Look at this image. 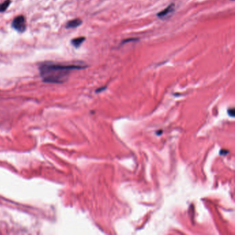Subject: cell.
Listing matches in <instances>:
<instances>
[{
  "label": "cell",
  "instance_id": "6da1fadb",
  "mask_svg": "<svg viewBox=\"0 0 235 235\" xmlns=\"http://www.w3.org/2000/svg\"><path fill=\"white\" fill-rule=\"evenodd\" d=\"M78 65H64L59 64L46 63L40 66V74L43 81L46 83L61 84L65 82L71 70L82 69Z\"/></svg>",
  "mask_w": 235,
  "mask_h": 235
},
{
  "label": "cell",
  "instance_id": "7a4b0ae2",
  "mask_svg": "<svg viewBox=\"0 0 235 235\" xmlns=\"http://www.w3.org/2000/svg\"><path fill=\"white\" fill-rule=\"evenodd\" d=\"M12 27L20 33L24 32L26 28V20L22 15L16 17L12 22Z\"/></svg>",
  "mask_w": 235,
  "mask_h": 235
},
{
  "label": "cell",
  "instance_id": "3957f363",
  "mask_svg": "<svg viewBox=\"0 0 235 235\" xmlns=\"http://www.w3.org/2000/svg\"><path fill=\"white\" fill-rule=\"evenodd\" d=\"M174 9V4H170V5L168 6L167 8H166L165 9L161 10V12H159L157 15V17H159V18H163V17L168 15V14L173 11Z\"/></svg>",
  "mask_w": 235,
  "mask_h": 235
},
{
  "label": "cell",
  "instance_id": "277c9868",
  "mask_svg": "<svg viewBox=\"0 0 235 235\" xmlns=\"http://www.w3.org/2000/svg\"><path fill=\"white\" fill-rule=\"evenodd\" d=\"M82 24V21L80 19H74L70 22H68L66 24V28H74L80 26Z\"/></svg>",
  "mask_w": 235,
  "mask_h": 235
},
{
  "label": "cell",
  "instance_id": "5b68a950",
  "mask_svg": "<svg viewBox=\"0 0 235 235\" xmlns=\"http://www.w3.org/2000/svg\"><path fill=\"white\" fill-rule=\"evenodd\" d=\"M85 41L84 37H77V38H74L71 41V43L74 46V47L78 48L80 46V45Z\"/></svg>",
  "mask_w": 235,
  "mask_h": 235
},
{
  "label": "cell",
  "instance_id": "8992f818",
  "mask_svg": "<svg viewBox=\"0 0 235 235\" xmlns=\"http://www.w3.org/2000/svg\"><path fill=\"white\" fill-rule=\"evenodd\" d=\"M10 4V0H6V1H4L3 3L0 4V12L5 11V10L8 8Z\"/></svg>",
  "mask_w": 235,
  "mask_h": 235
},
{
  "label": "cell",
  "instance_id": "52a82bcc",
  "mask_svg": "<svg viewBox=\"0 0 235 235\" xmlns=\"http://www.w3.org/2000/svg\"><path fill=\"white\" fill-rule=\"evenodd\" d=\"M228 113H229L230 115H231L232 117H234V110L232 108V110H230L229 111H228Z\"/></svg>",
  "mask_w": 235,
  "mask_h": 235
},
{
  "label": "cell",
  "instance_id": "ba28073f",
  "mask_svg": "<svg viewBox=\"0 0 235 235\" xmlns=\"http://www.w3.org/2000/svg\"><path fill=\"white\" fill-rule=\"evenodd\" d=\"M128 40H124L122 41V43H126V42H127V41H134L135 39H134V38H130V39H128Z\"/></svg>",
  "mask_w": 235,
  "mask_h": 235
},
{
  "label": "cell",
  "instance_id": "9c48e42d",
  "mask_svg": "<svg viewBox=\"0 0 235 235\" xmlns=\"http://www.w3.org/2000/svg\"><path fill=\"white\" fill-rule=\"evenodd\" d=\"M232 1H234V0H232Z\"/></svg>",
  "mask_w": 235,
  "mask_h": 235
}]
</instances>
